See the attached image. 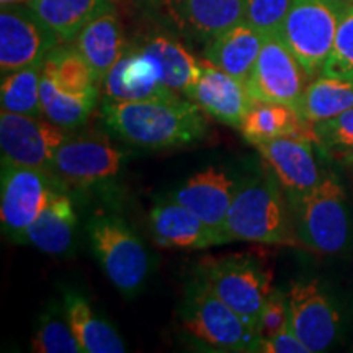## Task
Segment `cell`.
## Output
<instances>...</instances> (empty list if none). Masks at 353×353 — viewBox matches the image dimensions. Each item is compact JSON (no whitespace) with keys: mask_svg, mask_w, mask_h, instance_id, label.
<instances>
[{"mask_svg":"<svg viewBox=\"0 0 353 353\" xmlns=\"http://www.w3.org/2000/svg\"><path fill=\"white\" fill-rule=\"evenodd\" d=\"M208 114L190 100L103 101L101 120L123 143L143 149L182 148L205 139Z\"/></svg>","mask_w":353,"mask_h":353,"instance_id":"obj_1","label":"cell"},{"mask_svg":"<svg viewBox=\"0 0 353 353\" xmlns=\"http://www.w3.org/2000/svg\"><path fill=\"white\" fill-rule=\"evenodd\" d=\"M224 234L228 242L267 245L298 244L288 198L273 172H263L237 187L228 211Z\"/></svg>","mask_w":353,"mask_h":353,"instance_id":"obj_2","label":"cell"},{"mask_svg":"<svg viewBox=\"0 0 353 353\" xmlns=\"http://www.w3.org/2000/svg\"><path fill=\"white\" fill-rule=\"evenodd\" d=\"M298 239L322 255L341 254L350 241V213L341 180L329 174L303 196L288 201Z\"/></svg>","mask_w":353,"mask_h":353,"instance_id":"obj_3","label":"cell"},{"mask_svg":"<svg viewBox=\"0 0 353 353\" xmlns=\"http://www.w3.org/2000/svg\"><path fill=\"white\" fill-rule=\"evenodd\" d=\"M87 236L97 262L125 298L138 296L149 273L148 250L130 224L112 213L88 219Z\"/></svg>","mask_w":353,"mask_h":353,"instance_id":"obj_4","label":"cell"},{"mask_svg":"<svg viewBox=\"0 0 353 353\" xmlns=\"http://www.w3.org/2000/svg\"><path fill=\"white\" fill-rule=\"evenodd\" d=\"M347 7L343 0H291L278 34L311 81L321 76Z\"/></svg>","mask_w":353,"mask_h":353,"instance_id":"obj_5","label":"cell"},{"mask_svg":"<svg viewBox=\"0 0 353 353\" xmlns=\"http://www.w3.org/2000/svg\"><path fill=\"white\" fill-rule=\"evenodd\" d=\"M196 273L211 293L257 332L260 314L273 290L270 275L257 259L242 254L206 259L198 265Z\"/></svg>","mask_w":353,"mask_h":353,"instance_id":"obj_6","label":"cell"},{"mask_svg":"<svg viewBox=\"0 0 353 353\" xmlns=\"http://www.w3.org/2000/svg\"><path fill=\"white\" fill-rule=\"evenodd\" d=\"M180 316L187 332L213 350L234 353L259 350V334L211 293L200 278L190 283Z\"/></svg>","mask_w":353,"mask_h":353,"instance_id":"obj_7","label":"cell"},{"mask_svg":"<svg viewBox=\"0 0 353 353\" xmlns=\"http://www.w3.org/2000/svg\"><path fill=\"white\" fill-rule=\"evenodd\" d=\"M0 219L3 234L15 244H26V231L38 218L51 193L64 183L51 170L2 162Z\"/></svg>","mask_w":353,"mask_h":353,"instance_id":"obj_8","label":"cell"},{"mask_svg":"<svg viewBox=\"0 0 353 353\" xmlns=\"http://www.w3.org/2000/svg\"><path fill=\"white\" fill-rule=\"evenodd\" d=\"M128 154L99 136L68 138L52 157L51 172L72 187L112 183L123 170Z\"/></svg>","mask_w":353,"mask_h":353,"instance_id":"obj_9","label":"cell"},{"mask_svg":"<svg viewBox=\"0 0 353 353\" xmlns=\"http://www.w3.org/2000/svg\"><path fill=\"white\" fill-rule=\"evenodd\" d=\"M68 139L64 128L44 117L0 113V151L3 164L51 170L52 157Z\"/></svg>","mask_w":353,"mask_h":353,"instance_id":"obj_10","label":"cell"},{"mask_svg":"<svg viewBox=\"0 0 353 353\" xmlns=\"http://www.w3.org/2000/svg\"><path fill=\"white\" fill-rule=\"evenodd\" d=\"M61 41L28 3H13L0 12V70L2 76L28 65L43 64Z\"/></svg>","mask_w":353,"mask_h":353,"instance_id":"obj_11","label":"cell"},{"mask_svg":"<svg viewBox=\"0 0 353 353\" xmlns=\"http://www.w3.org/2000/svg\"><path fill=\"white\" fill-rule=\"evenodd\" d=\"M311 79L280 38L265 37L259 59L245 85L254 101H270L296 107L299 97Z\"/></svg>","mask_w":353,"mask_h":353,"instance_id":"obj_12","label":"cell"},{"mask_svg":"<svg viewBox=\"0 0 353 353\" xmlns=\"http://www.w3.org/2000/svg\"><path fill=\"white\" fill-rule=\"evenodd\" d=\"M290 327L309 353L327 350L341 334V312L319 281L291 283L288 291Z\"/></svg>","mask_w":353,"mask_h":353,"instance_id":"obj_13","label":"cell"},{"mask_svg":"<svg viewBox=\"0 0 353 353\" xmlns=\"http://www.w3.org/2000/svg\"><path fill=\"white\" fill-rule=\"evenodd\" d=\"M247 0H156L164 19L188 41L208 44L245 20Z\"/></svg>","mask_w":353,"mask_h":353,"instance_id":"obj_14","label":"cell"},{"mask_svg":"<svg viewBox=\"0 0 353 353\" xmlns=\"http://www.w3.org/2000/svg\"><path fill=\"white\" fill-rule=\"evenodd\" d=\"M183 97L196 103L208 117L237 130L254 103L244 81L224 72L206 59L201 63L198 81L187 88Z\"/></svg>","mask_w":353,"mask_h":353,"instance_id":"obj_15","label":"cell"},{"mask_svg":"<svg viewBox=\"0 0 353 353\" xmlns=\"http://www.w3.org/2000/svg\"><path fill=\"white\" fill-rule=\"evenodd\" d=\"M312 141L281 136L257 144V151L283 188L288 201L303 196L322 180Z\"/></svg>","mask_w":353,"mask_h":353,"instance_id":"obj_16","label":"cell"},{"mask_svg":"<svg viewBox=\"0 0 353 353\" xmlns=\"http://www.w3.org/2000/svg\"><path fill=\"white\" fill-rule=\"evenodd\" d=\"M105 101L174 100L179 94L162 82L156 61L141 48L132 46L110 70L101 83Z\"/></svg>","mask_w":353,"mask_h":353,"instance_id":"obj_17","label":"cell"},{"mask_svg":"<svg viewBox=\"0 0 353 353\" xmlns=\"http://www.w3.org/2000/svg\"><path fill=\"white\" fill-rule=\"evenodd\" d=\"M236 190V183L226 170L206 167L188 176L170 195L205 221L211 231L218 234L226 244L224 224Z\"/></svg>","mask_w":353,"mask_h":353,"instance_id":"obj_18","label":"cell"},{"mask_svg":"<svg viewBox=\"0 0 353 353\" xmlns=\"http://www.w3.org/2000/svg\"><path fill=\"white\" fill-rule=\"evenodd\" d=\"M151 229L156 244L165 249L203 250L224 244L205 221L172 195L161 198L152 206Z\"/></svg>","mask_w":353,"mask_h":353,"instance_id":"obj_19","label":"cell"},{"mask_svg":"<svg viewBox=\"0 0 353 353\" xmlns=\"http://www.w3.org/2000/svg\"><path fill=\"white\" fill-rule=\"evenodd\" d=\"M74 46L90 64L97 83L101 87L110 70L126 52L120 17L112 2L83 26L74 39Z\"/></svg>","mask_w":353,"mask_h":353,"instance_id":"obj_20","label":"cell"},{"mask_svg":"<svg viewBox=\"0 0 353 353\" xmlns=\"http://www.w3.org/2000/svg\"><path fill=\"white\" fill-rule=\"evenodd\" d=\"M76 232L77 213L74 201L68 193V185L61 183L26 231V244L34 245L48 255L59 257L72 249Z\"/></svg>","mask_w":353,"mask_h":353,"instance_id":"obj_21","label":"cell"},{"mask_svg":"<svg viewBox=\"0 0 353 353\" xmlns=\"http://www.w3.org/2000/svg\"><path fill=\"white\" fill-rule=\"evenodd\" d=\"M265 34L247 21L231 26L205 46V59L247 82L257 63Z\"/></svg>","mask_w":353,"mask_h":353,"instance_id":"obj_22","label":"cell"},{"mask_svg":"<svg viewBox=\"0 0 353 353\" xmlns=\"http://www.w3.org/2000/svg\"><path fill=\"white\" fill-rule=\"evenodd\" d=\"M239 130L247 143L254 145L281 136L304 138L314 143L312 123L303 120L296 108L285 103L254 101Z\"/></svg>","mask_w":353,"mask_h":353,"instance_id":"obj_23","label":"cell"},{"mask_svg":"<svg viewBox=\"0 0 353 353\" xmlns=\"http://www.w3.org/2000/svg\"><path fill=\"white\" fill-rule=\"evenodd\" d=\"M64 311L83 353H123L125 342L110 322L100 317L88 299L76 291L64 294Z\"/></svg>","mask_w":353,"mask_h":353,"instance_id":"obj_24","label":"cell"},{"mask_svg":"<svg viewBox=\"0 0 353 353\" xmlns=\"http://www.w3.org/2000/svg\"><path fill=\"white\" fill-rule=\"evenodd\" d=\"M138 48L156 61L162 82L176 94L183 95L200 77L201 63H198L182 43L169 34H151Z\"/></svg>","mask_w":353,"mask_h":353,"instance_id":"obj_25","label":"cell"},{"mask_svg":"<svg viewBox=\"0 0 353 353\" xmlns=\"http://www.w3.org/2000/svg\"><path fill=\"white\" fill-rule=\"evenodd\" d=\"M294 108L312 125L337 117L353 108V81L321 74L307 83Z\"/></svg>","mask_w":353,"mask_h":353,"instance_id":"obj_26","label":"cell"},{"mask_svg":"<svg viewBox=\"0 0 353 353\" xmlns=\"http://www.w3.org/2000/svg\"><path fill=\"white\" fill-rule=\"evenodd\" d=\"M112 0H28L26 3L61 41L69 43Z\"/></svg>","mask_w":353,"mask_h":353,"instance_id":"obj_27","label":"cell"},{"mask_svg":"<svg viewBox=\"0 0 353 353\" xmlns=\"http://www.w3.org/2000/svg\"><path fill=\"white\" fill-rule=\"evenodd\" d=\"M99 94L100 88L88 92L63 90L43 74L39 87L43 117L65 131L74 130L88 120L99 101Z\"/></svg>","mask_w":353,"mask_h":353,"instance_id":"obj_28","label":"cell"},{"mask_svg":"<svg viewBox=\"0 0 353 353\" xmlns=\"http://www.w3.org/2000/svg\"><path fill=\"white\" fill-rule=\"evenodd\" d=\"M43 74L68 92H88L100 88L85 57L76 46L68 43H59L48 52L43 63Z\"/></svg>","mask_w":353,"mask_h":353,"instance_id":"obj_29","label":"cell"},{"mask_svg":"<svg viewBox=\"0 0 353 353\" xmlns=\"http://www.w3.org/2000/svg\"><path fill=\"white\" fill-rule=\"evenodd\" d=\"M41 77L43 64L28 65L2 76V87H0L2 110L28 114V117H43L41 97H39Z\"/></svg>","mask_w":353,"mask_h":353,"instance_id":"obj_30","label":"cell"},{"mask_svg":"<svg viewBox=\"0 0 353 353\" xmlns=\"http://www.w3.org/2000/svg\"><path fill=\"white\" fill-rule=\"evenodd\" d=\"M32 350L37 353H83L72 332L65 311L57 309L44 312L32 339Z\"/></svg>","mask_w":353,"mask_h":353,"instance_id":"obj_31","label":"cell"},{"mask_svg":"<svg viewBox=\"0 0 353 353\" xmlns=\"http://www.w3.org/2000/svg\"><path fill=\"white\" fill-rule=\"evenodd\" d=\"M314 144L329 157L341 162L353 161V108L329 120L312 125Z\"/></svg>","mask_w":353,"mask_h":353,"instance_id":"obj_32","label":"cell"},{"mask_svg":"<svg viewBox=\"0 0 353 353\" xmlns=\"http://www.w3.org/2000/svg\"><path fill=\"white\" fill-rule=\"evenodd\" d=\"M322 76L353 81V6L348 3L343 13L334 48L322 68Z\"/></svg>","mask_w":353,"mask_h":353,"instance_id":"obj_33","label":"cell"},{"mask_svg":"<svg viewBox=\"0 0 353 353\" xmlns=\"http://www.w3.org/2000/svg\"><path fill=\"white\" fill-rule=\"evenodd\" d=\"M291 0H247L245 21L265 37L280 33Z\"/></svg>","mask_w":353,"mask_h":353,"instance_id":"obj_34","label":"cell"},{"mask_svg":"<svg viewBox=\"0 0 353 353\" xmlns=\"http://www.w3.org/2000/svg\"><path fill=\"white\" fill-rule=\"evenodd\" d=\"M290 325L288 312V293H281L278 290H272L270 296L265 303L260 321L257 325V334L260 339H270L280 334Z\"/></svg>","mask_w":353,"mask_h":353,"instance_id":"obj_35","label":"cell"},{"mask_svg":"<svg viewBox=\"0 0 353 353\" xmlns=\"http://www.w3.org/2000/svg\"><path fill=\"white\" fill-rule=\"evenodd\" d=\"M257 353H309V350L288 325L270 339H260Z\"/></svg>","mask_w":353,"mask_h":353,"instance_id":"obj_36","label":"cell"},{"mask_svg":"<svg viewBox=\"0 0 353 353\" xmlns=\"http://www.w3.org/2000/svg\"><path fill=\"white\" fill-rule=\"evenodd\" d=\"M0 2H2V7H6V6H13V3L28 2V0H0Z\"/></svg>","mask_w":353,"mask_h":353,"instance_id":"obj_37","label":"cell"},{"mask_svg":"<svg viewBox=\"0 0 353 353\" xmlns=\"http://www.w3.org/2000/svg\"><path fill=\"white\" fill-rule=\"evenodd\" d=\"M343 2H347V3H352V6H353V0H343Z\"/></svg>","mask_w":353,"mask_h":353,"instance_id":"obj_38","label":"cell"}]
</instances>
